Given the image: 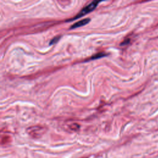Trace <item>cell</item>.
<instances>
[{
	"instance_id": "6da1fadb",
	"label": "cell",
	"mask_w": 158,
	"mask_h": 158,
	"mask_svg": "<svg viewBox=\"0 0 158 158\" xmlns=\"http://www.w3.org/2000/svg\"><path fill=\"white\" fill-rule=\"evenodd\" d=\"M99 3V1H94L91 2V3L88 4L86 6H85L84 8H83L81 9V10L75 17H73L72 19L70 20V21L77 19L92 12L94 9H96V7H97V6L98 5Z\"/></svg>"
},
{
	"instance_id": "7a4b0ae2",
	"label": "cell",
	"mask_w": 158,
	"mask_h": 158,
	"mask_svg": "<svg viewBox=\"0 0 158 158\" xmlns=\"http://www.w3.org/2000/svg\"><path fill=\"white\" fill-rule=\"evenodd\" d=\"M90 22V19H82L81 20H79L77 22L75 23L74 24H73L71 27H70V29H74V28H78V27H82V26H84L85 25H86L87 23H88L89 22Z\"/></svg>"
},
{
	"instance_id": "3957f363",
	"label": "cell",
	"mask_w": 158,
	"mask_h": 158,
	"mask_svg": "<svg viewBox=\"0 0 158 158\" xmlns=\"http://www.w3.org/2000/svg\"><path fill=\"white\" fill-rule=\"evenodd\" d=\"M60 36H56V37H54V38H52V39L51 40V42H50V44H54V43H57V42L59 41V40L60 39Z\"/></svg>"
},
{
	"instance_id": "277c9868",
	"label": "cell",
	"mask_w": 158,
	"mask_h": 158,
	"mask_svg": "<svg viewBox=\"0 0 158 158\" xmlns=\"http://www.w3.org/2000/svg\"><path fill=\"white\" fill-rule=\"evenodd\" d=\"M105 56V54L104 52H102V53H99V54H96L94 56H93L91 59H96V58H99V57H101L102 56Z\"/></svg>"
}]
</instances>
